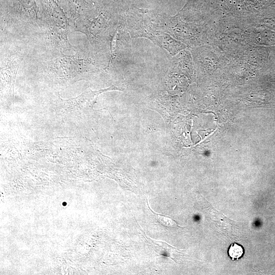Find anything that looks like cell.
Here are the masks:
<instances>
[{
	"label": "cell",
	"instance_id": "1",
	"mask_svg": "<svg viewBox=\"0 0 275 275\" xmlns=\"http://www.w3.org/2000/svg\"><path fill=\"white\" fill-rule=\"evenodd\" d=\"M58 0H48L45 17L51 34L58 42L68 48L72 46L68 40L70 26L67 17L58 5Z\"/></svg>",
	"mask_w": 275,
	"mask_h": 275
},
{
	"label": "cell",
	"instance_id": "2",
	"mask_svg": "<svg viewBox=\"0 0 275 275\" xmlns=\"http://www.w3.org/2000/svg\"><path fill=\"white\" fill-rule=\"evenodd\" d=\"M114 90H122L121 88L114 85L106 89L98 91L89 90L76 98L66 100L67 103L72 106H78L81 107H92L99 94L104 92Z\"/></svg>",
	"mask_w": 275,
	"mask_h": 275
},
{
	"label": "cell",
	"instance_id": "3",
	"mask_svg": "<svg viewBox=\"0 0 275 275\" xmlns=\"http://www.w3.org/2000/svg\"><path fill=\"white\" fill-rule=\"evenodd\" d=\"M244 253L243 248L237 243H233L230 244L228 250V254L233 261L241 258Z\"/></svg>",
	"mask_w": 275,
	"mask_h": 275
}]
</instances>
